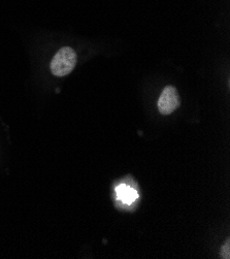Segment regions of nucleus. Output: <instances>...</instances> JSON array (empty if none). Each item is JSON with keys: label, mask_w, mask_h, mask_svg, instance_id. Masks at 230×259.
<instances>
[{"label": "nucleus", "mask_w": 230, "mask_h": 259, "mask_svg": "<svg viewBox=\"0 0 230 259\" xmlns=\"http://www.w3.org/2000/svg\"><path fill=\"white\" fill-rule=\"evenodd\" d=\"M76 64V54L69 47L61 48L51 61V71L56 76L69 74Z\"/></svg>", "instance_id": "nucleus-1"}, {"label": "nucleus", "mask_w": 230, "mask_h": 259, "mask_svg": "<svg viewBox=\"0 0 230 259\" xmlns=\"http://www.w3.org/2000/svg\"><path fill=\"white\" fill-rule=\"evenodd\" d=\"M180 96L176 89L173 86H167L158 99V110L162 115H170L180 107Z\"/></svg>", "instance_id": "nucleus-2"}, {"label": "nucleus", "mask_w": 230, "mask_h": 259, "mask_svg": "<svg viewBox=\"0 0 230 259\" xmlns=\"http://www.w3.org/2000/svg\"><path fill=\"white\" fill-rule=\"evenodd\" d=\"M116 192H117V196L119 197V199L127 204H131L139 197L136 190H134L133 188H130L128 186H126L125 184L119 185L116 189Z\"/></svg>", "instance_id": "nucleus-3"}, {"label": "nucleus", "mask_w": 230, "mask_h": 259, "mask_svg": "<svg viewBox=\"0 0 230 259\" xmlns=\"http://www.w3.org/2000/svg\"><path fill=\"white\" fill-rule=\"evenodd\" d=\"M223 251H225L226 253H225V257L224 258H230V253H229V242H227L226 243V245L225 246H223V248H222V252Z\"/></svg>", "instance_id": "nucleus-4"}]
</instances>
